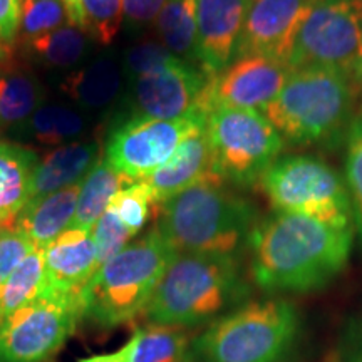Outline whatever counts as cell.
<instances>
[{
    "instance_id": "obj_1",
    "label": "cell",
    "mask_w": 362,
    "mask_h": 362,
    "mask_svg": "<svg viewBox=\"0 0 362 362\" xmlns=\"http://www.w3.org/2000/svg\"><path fill=\"white\" fill-rule=\"evenodd\" d=\"M250 277L270 293L319 291L344 270L351 257L352 228L275 211L259 220L247 243Z\"/></svg>"
},
{
    "instance_id": "obj_2",
    "label": "cell",
    "mask_w": 362,
    "mask_h": 362,
    "mask_svg": "<svg viewBox=\"0 0 362 362\" xmlns=\"http://www.w3.org/2000/svg\"><path fill=\"white\" fill-rule=\"evenodd\" d=\"M248 293L238 255L178 253L143 317L148 324L189 330L243 305Z\"/></svg>"
},
{
    "instance_id": "obj_3",
    "label": "cell",
    "mask_w": 362,
    "mask_h": 362,
    "mask_svg": "<svg viewBox=\"0 0 362 362\" xmlns=\"http://www.w3.org/2000/svg\"><path fill=\"white\" fill-rule=\"evenodd\" d=\"M155 211L158 232L176 253L238 255L259 223L257 208L220 178L198 181Z\"/></svg>"
},
{
    "instance_id": "obj_4",
    "label": "cell",
    "mask_w": 362,
    "mask_h": 362,
    "mask_svg": "<svg viewBox=\"0 0 362 362\" xmlns=\"http://www.w3.org/2000/svg\"><path fill=\"white\" fill-rule=\"evenodd\" d=\"M359 84L327 67L293 69L260 112L284 141L297 146L339 143L354 123Z\"/></svg>"
},
{
    "instance_id": "obj_5",
    "label": "cell",
    "mask_w": 362,
    "mask_h": 362,
    "mask_svg": "<svg viewBox=\"0 0 362 362\" xmlns=\"http://www.w3.org/2000/svg\"><path fill=\"white\" fill-rule=\"evenodd\" d=\"M300 325L297 309L285 298L248 302L192 339L189 362H288Z\"/></svg>"
},
{
    "instance_id": "obj_6",
    "label": "cell",
    "mask_w": 362,
    "mask_h": 362,
    "mask_svg": "<svg viewBox=\"0 0 362 362\" xmlns=\"http://www.w3.org/2000/svg\"><path fill=\"white\" fill-rule=\"evenodd\" d=\"M176 255L156 226L151 228L90 279L81 296L83 317L101 327H117L143 315Z\"/></svg>"
},
{
    "instance_id": "obj_7",
    "label": "cell",
    "mask_w": 362,
    "mask_h": 362,
    "mask_svg": "<svg viewBox=\"0 0 362 362\" xmlns=\"http://www.w3.org/2000/svg\"><path fill=\"white\" fill-rule=\"evenodd\" d=\"M259 185L279 214L309 216L336 228H351L352 208L346 181L320 158H279L262 175Z\"/></svg>"
},
{
    "instance_id": "obj_8",
    "label": "cell",
    "mask_w": 362,
    "mask_h": 362,
    "mask_svg": "<svg viewBox=\"0 0 362 362\" xmlns=\"http://www.w3.org/2000/svg\"><path fill=\"white\" fill-rule=\"evenodd\" d=\"M205 133L215 173L237 188L259 183L285 144L279 131L255 110L216 106L208 112Z\"/></svg>"
},
{
    "instance_id": "obj_9",
    "label": "cell",
    "mask_w": 362,
    "mask_h": 362,
    "mask_svg": "<svg viewBox=\"0 0 362 362\" xmlns=\"http://www.w3.org/2000/svg\"><path fill=\"white\" fill-rule=\"evenodd\" d=\"M291 69L327 67L362 84V0H317L298 30Z\"/></svg>"
},
{
    "instance_id": "obj_10",
    "label": "cell",
    "mask_w": 362,
    "mask_h": 362,
    "mask_svg": "<svg viewBox=\"0 0 362 362\" xmlns=\"http://www.w3.org/2000/svg\"><path fill=\"white\" fill-rule=\"evenodd\" d=\"M205 116L178 119L126 117L106 139L104 160L129 185L144 181L175 155L183 141L205 129Z\"/></svg>"
},
{
    "instance_id": "obj_11",
    "label": "cell",
    "mask_w": 362,
    "mask_h": 362,
    "mask_svg": "<svg viewBox=\"0 0 362 362\" xmlns=\"http://www.w3.org/2000/svg\"><path fill=\"white\" fill-rule=\"evenodd\" d=\"M83 309L78 298L42 296L0 324V362H45L74 332Z\"/></svg>"
},
{
    "instance_id": "obj_12",
    "label": "cell",
    "mask_w": 362,
    "mask_h": 362,
    "mask_svg": "<svg viewBox=\"0 0 362 362\" xmlns=\"http://www.w3.org/2000/svg\"><path fill=\"white\" fill-rule=\"evenodd\" d=\"M210 78L193 62L176 59L161 69L128 81V117L178 119L208 116L206 86Z\"/></svg>"
},
{
    "instance_id": "obj_13",
    "label": "cell",
    "mask_w": 362,
    "mask_h": 362,
    "mask_svg": "<svg viewBox=\"0 0 362 362\" xmlns=\"http://www.w3.org/2000/svg\"><path fill=\"white\" fill-rule=\"evenodd\" d=\"M288 62L267 56L233 59L206 86V106L262 111L282 90L291 76Z\"/></svg>"
},
{
    "instance_id": "obj_14",
    "label": "cell",
    "mask_w": 362,
    "mask_h": 362,
    "mask_svg": "<svg viewBox=\"0 0 362 362\" xmlns=\"http://www.w3.org/2000/svg\"><path fill=\"white\" fill-rule=\"evenodd\" d=\"M317 0H252L235 57L267 56L288 62L302 24Z\"/></svg>"
},
{
    "instance_id": "obj_15",
    "label": "cell",
    "mask_w": 362,
    "mask_h": 362,
    "mask_svg": "<svg viewBox=\"0 0 362 362\" xmlns=\"http://www.w3.org/2000/svg\"><path fill=\"white\" fill-rule=\"evenodd\" d=\"M250 6L252 0H198L197 64L208 78L233 61Z\"/></svg>"
},
{
    "instance_id": "obj_16",
    "label": "cell",
    "mask_w": 362,
    "mask_h": 362,
    "mask_svg": "<svg viewBox=\"0 0 362 362\" xmlns=\"http://www.w3.org/2000/svg\"><path fill=\"white\" fill-rule=\"evenodd\" d=\"M98 270V248L93 233L67 228L44 247V296L72 297L81 302L84 288Z\"/></svg>"
},
{
    "instance_id": "obj_17",
    "label": "cell",
    "mask_w": 362,
    "mask_h": 362,
    "mask_svg": "<svg viewBox=\"0 0 362 362\" xmlns=\"http://www.w3.org/2000/svg\"><path fill=\"white\" fill-rule=\"evenodd\" d=\"M211 178L220 176L214 170L210 144L205 129H202L183 141L175 155L161 168L148 176L144 183L151 192L153 203L158 206L198 181Z\"/></svg>"
},
{
    "instance_id": "obj_18",
    "label": "cell",
    "mask_w": 362,
    "mask_h": 362,
    "mask_svg": "<svg viewBox=\"0 0 362 362\" xmlns=\"http://www.w3.org/2000/svg\"><path fill=\"white\" fill-rule=\"evenodd\" d=\"M98 161L99 144L96 141H72L52 149L35 166L29 202L83 183Z\"/></svg>"
},
{
    "instance_id": "obj_19",
    "label": "cell",
    "mask_w": 362,
    "mask_h": 362,
    "mask_svg": "<svg viewBox=\"0 0 362 362\" xmlns=\"http://www.w3.org/2000/svg\"><path fill=\"white\" fill-rule=\"evenodd\" d=\"M79 192L81 183L29 202L17 216L13 230L29 238L35 247H47L52 240L71 228L78 208Z\"/></svg>"
},
{
    "instance_id": "obj_20",
    "label": "cell",
    "mask_w": 362,
    "mask_h": 362,
    "mask_svg": "<svg viewBox=\"0 0 362 362\" xmlns=\"http://www.w3.org/2000/svg\"><path fill=\"white\" fill-rule=\"evenodd\" d=\"M123 64L103 54L62 79L61 90L84 110H104L119 96L124 81Z\"/></svg>"
},
{
    "instance_id": "obj_21",
    "label": "cell",
    "mask_w": 362,
    "mask_h": 362,
    "mask_svg": "<svg viewBox=\"0 0 362 362\" xmlns=\"http://www.w3.org/2000/svg\"><path fill=\"white\" fill-rule=\"evenodd\" d=\"M39 156L33 149L0 141V230L13 228L30 198V181Z\"/></svg>"
},
{
    "instance_id": "obj_22",
    "label": "cell",
    "mask_w": 362,
    "mask_h": 362,
    "mask_svg": "<svg viewBox=\"0 0 362 362\" xmlns=\"http://www.w3.org/2000/svg\"><path fill=\"white\" fill-rule=\"evenodd\" d=\"M44 88L37 76L11 57L0 62V128L22 126L42 106Z\"/></svg>"
},
{
    "instance_id": "obj_23",
    "label": "cell",
    "mask_w": 362,
    "mask_h": 362,
    "mask_svg": "<svg viewBox=\"0 0 362 362\" xmlns=\"http://www.w3.org/2000/svg\"><path fill=\"white\" fill-rule=\"evenodd\" d=\"M89 34L66 24L51 33L22 42V51L29 59L51 69H71L89 54Z\"/></svg>"
},
{
    "instance_id": "obj_24",
    "label": "cell",
    "mask_w": 362,
    "mask_h": 362,
    "mask_svg": "<svg viewBox=\"0 0 362 362\" xmlns=\"http://www.w3.org/2000/svg\"><path fill=\"white\" fill-rule=\"evenodd\" d=\"M128 181L121 176L104 158L94 165L83 183L78 198V208H76L74 220L71 228L93 230L96 221L101 218L107 206L111 205L112 198L128 187Z\"/></svg>"
},
{
    "instance_id": "obj_25",
    "label": "cell",
    "mask_w": 362,
    "mask_h": 362,
    "mask_svg": "<svg viewBox=\"0 0 362 362\" xmlns=\"http://www.w3.org/2000/svg\"><path fill=\"white\" fill-rule=\"evenodd\" d=\"M197 8L198 0H168L155 21L160 42L193 64H197Z\"/></svg>"
},
{
    "instance_id": "obj_26",
    "label": "cell",
    "mask_w": 362,
    "mask_h": 362,
    "mask_svg": "<svg viewBox=\"0 0 362 362\" xmlns=\"http://www.w3.org/2000/svg\"><path fill=\"white\" fill-rule=\"evenodd\" d=\"M44 248L33 252L16 267L0 297V324L22 307L33 304L44 296Z\"/></svg>"
},
{
    "instance_id": "obj_27",
    "label": "cell",
    "mask_w": 362,
    "mask_h": 362,
    "mask_svg": "<svg viewBox=\"0 0 362 362\" xmlns=\"http://www.w3.org/2000/svg\"><path fill=\"white\" fill-rule=\"evenodd\" d=\"M134 362H187L192 339L188 329L148 324L134 332Z\"/></svg>"
},
{
    "instance_id": "obj_28",
    "label": "cell",
    "mask_w": 362,
    "mask_h": 362,
    "mask_svg": "<svg viewBox=\"0 0 362 362\" xmlns=\"http://www.w3.org/2000/svg\"><path fill=\"white\" fill-rule=\"evenodd\" d=\"M84 117L71 107L42 104L25 123V129L35 141L47 146H62L83 134Z\"/></svg>"
},
{
    "instance_id": "obj_29",
    "label": "cell",
    "mask_w": 362,
    "mask_h": 362,
    "mask_svg": "<svg viewBox=\"0 0 362 362\" xmlns=\"http://www.w3.org/2000/svg\"><path fill=\"white\" fill-rule=\"evenodd\" d=\"M66 24H69V17L61 0H24L19 37L25 42Z\"/></svg>"
},
{
    "instance_id": "obj_30",
    "label": "cell",
    "mask_w": 362,
    "mask_h": 362,
    "mask_svg": "<svg viewBox=\"0 0 362 362\" xmlns=\"http://www.w3.org/2000/svg\"><path fill=\"white\" fill-rule=\"evenodd\" d=\"M151 206H155V203H153L148 185L144 181H138V183L128 185V187L121 189L112 198L111 205L107 208H111L117 218L121 220V223L131 233L136 235L146 225L149 214H151Z\"/></svg>"
},
{
    "instance_id": "obj_31",
    "label": "cell",
    "mask_w": 362,
    "mask_h": 362,
    "mask_svg": "<svg viewBox=\"0 0 362 362\" xmlns=\"http://www.w3.org/2000/svg\"><path fill=\"white\" fill-rule=\"evenodd\" d=\"M88 34L93 40L110 45L123 25V0H81Z\"/></svg>"
},
{
    "instance_id": "obj_32",
    "label": "cell",
    "mask_w": 362,
    "mask_h": 362,
    "mask_svg": "<svg viewBox=\"0 0 362 362\" xmlns=\"http://www.w3.org/2000/svg\"><path fill=\"white\" fill-rule=\"evenodd\" d=\"M346 141V187L349 193L352 218L362 235V117H357L351 124Z\"/></svg>"
},
{
    "instance_id": "obj_33",
    "label": "cell",
    "mask_w": 362,
    "mask_h": 362,
    "mask_svg": "<svg viewBox=\"0 0 362 362\" xmlns=\"http://www.w3.org/2000/svg\"><path fill=\"white\" fill-rule=\"evenodd\" d=\"M175 54H171L168 49L156 40H143V42L131 45L124 52L123 59V71L124 78L131 81L139 76L148 74V72L158 71L161 67L171 64L176 61Z\"/></svg>"
},
{
    "instance_id": "obj_34",
    "label": "cell",
    "mask_w": 362,
    "mask_h": 362,
    "mask_svg": "<svg viewBox=\"0 0 362 362\" xmlns=\"http://www.w3.org/2000/svg\"><path fill=\"white\" fill-rule=\"evenodd\" d=\"M94 242L98 248V265L99 269L110 262L112 257H116L123 248L129 245V240L134 237L126 226L121 223L115 211L107 208L101 218L96 221V225L90 230Z\"/></svg>"
},
{
    "instance_id": "obj_35",
    "label": "cell",
    "mask_w": 362,
    "mask_h": 362,
    "mask_svg": "<svg viewBox=\"0 0 362 362\" xmlns=\"http://www.w3.org/2000/svg\"><path fill=\"white\" fill-rule=\"evenodd\" d=\"M34 247V243L17 230H0V297L12 272L33 252Z\"/></svg>"
},
{
    "instance_id": "obj_36",
    "label": "cell",
    "mask_w": 362,
    "mask_h": 362,
    "mask_svg": "<svg viewBox=\"0 0 362 362\" xmlns=\"http://www.w3.org/2000/svg\"><path fill=\"white\" fill-rule=\"evenodd\" d=\"M168 0H123V22L129 30L151 25Z\"/></svg>"
},
{
    "instance_id": "obj_37",
    "label": "cell",
    "mask_w": 362,
    "mask_h": 362,
    "mask_svg": "<svg viewBox=\"0 0 362 362\" xmlns=\"http://www.w3.org/2000/svg\"><path fill=\"white\" fill-rule=\"evenodd\" d=\"M24 0H0V42L11 45L19 37Z\"/></svg>"
},
{
    "instance_id": "obj_38",
    "label": "cell",
    "mask_w": 362,
    "mask_h": 362,
    "mask_svg": "<svg viewBox=\"0 0 362 362\" xmlns=\"http://www.w3.org/2000/svg\"><path fill=\"white\" fill-rule=\"evenodd\" d=\"M339 362H362V315L352 319L339 344Z\"/></svg>"
},
{
    "instance_id": "obj_39",
    "label": "cell",
    "mask_w": 362,
    "mask_h": 362,
    "mask_svg": "<svg viewBox=\"0 0 362 362\" xmlns=\"http://www.w3.org/2000/svg\"><path fill=\"white\" fill-rule=\"evenodd\" d=\"M134 351H136V336L131 337L119 351L110 352V354L84 357V359H81L79 362H134Z\"/></svg>"
},
{
    "instance_id": "obj_40",
    "label": "cell",
    "mask_w": 362,
    "mask_h": 362,
    "mask_svg": "<svg viewBox=\"0 0 362 362\" xmlns=\"http://www.w3.org/2000/svg\"><path fill=\"white\" fill-rule=\"evenodd\" d=\"M64 4L67 17H69V24L78 27L83 33L88 34V24H86V16L83 2L81 0H61Z\"/></svg>"
},
{
    "instance_id": "obj_41",
    "label": "cell",
    "mask_w": 362,
    "mask_h": 362,
    "mask_svg": "<svg viewBox=\"0 0 362 362\" xmlns=\"http://www.w3.org/2000/svg\"><path fill=\"white\" fill-rule=\"evenodd\" d=\"M7 57H8V45L0 42V62H2L4 59H7Z\"/></svg>"
},
{
    "instance_id": "obj_42",
    "label": "cell",
    "mask_w": 362,
    "mask_h": 362,
    "mask_svg": "<svg viewBox=\"0 0 362 362\" xmlns=\"http://www.w3.org/2000/svg\"><path fill=\"white\" fill-rule=\"evenodd\" d=\"M187 362H189V359H188V361H187Z\"/></svg>"
}]
</instances>
